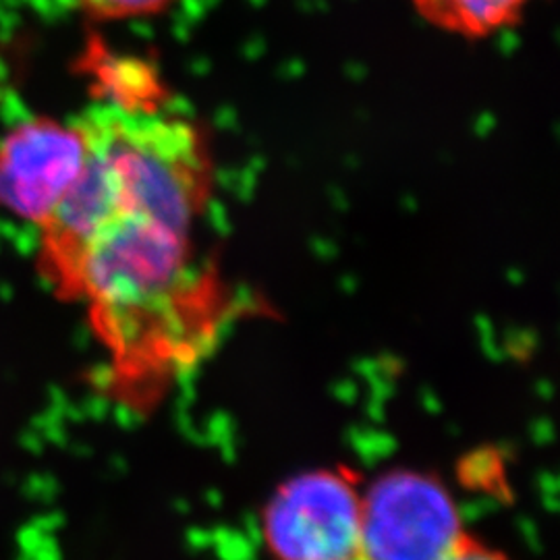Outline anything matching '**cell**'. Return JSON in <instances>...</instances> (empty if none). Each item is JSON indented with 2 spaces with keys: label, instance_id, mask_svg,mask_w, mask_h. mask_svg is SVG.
I'll use <instances>...</instances> for the list:
<instances>
[{
  "label": "cell",
  "instance_id": "obj_8",
  "mask_svg": "<svg viewBox=\"0 0 560 560\" xmlns=\"http://www.w3.org/2000/svg\"><path fill=\"white\" fill-rule=\"evenodd\" d=\"M355 560H361V559H355Z\"/></svg>",
  "mask_w": 560,
  "mask_h": 560
},
{
  "label": "cell",
  "instance_id": "obj_4",
  "mask_svg": "<svg viewBox=\"0 0 560 560\" xmlns=\"http://www.w3.org/2000/svg\"><path fill=\"white\" fill-rule=\"evenodd\" d=\"M85 140L80 122L32 119L0 143V206L40 226L80 175Z\"/></svg>",
  "mask_w": 560,
  "mask_h": 560
},
{
  "label": "cell",
  "instance_id": "obj_1",
  "mask_svg": "<svg viewBox=\"0 0 560 560\" xmlns=\"http://www.w3.org/2000/svg\"><path fill=\"white\" fill-rule=\"evenodd\" d=\"M85 159L40 226V268L80 303L106 388L148 409L212 351L229 300L200 252L214 166L196 120L161 98L102 101L80 120Z\"/></svg>",
  "mask_w": 560,
  "mask_h": 560
},
{
  "label": "cell",
  "instance_id": "obj_3",
  "mask_svg": "<svg viewBox=\"0 0 560 560\" xmlns=\"http://www.w3.org/2000/svg\"><path fill=\"white\" fill-rule=\"evenodd\" d=\"M266 538L280 560L360 559L361 499L337 474L301 476L270 504Z\"/></svg>",
  "mask_w": 560,
  "mask_h": 560
},
{
  "label": "cell",
  "instance_id": "obj_6",
  "mask_svg": "<svg viewBox=\"0 0 560 560\" xmlns=\"http://www.w3.org/2000/svg\"><path fill=\"white\" fill-rule=\"evenodd\" d=\"M81 9L98 21L136 20L166 11L177 0H80Z\"/></svg>",
  "mask_w": 560,
  "mask_h": 560
},
{
  "label": "cell",
  "instance_id": "obj_2",
  "mask_svg": "<svg viewBox=\"0 0 560 560\" xmlns=\"http://www.w3.org/2000/svg\"><path fill=\"white\" fill-rule=\"evenodd\" d=\"M446 490L418 474H393L361 499V560H442L460 541Z\"/></svg>",
  "mask_w": 560,
  "mask_h": 560
},
{
  "label": "cell",
  "instance_id": "obj_5",
  "mask_svg": "<svg viewBox=\"0 0 560 560\" xmlns=\"http://www.w3.org/2000/svg\"><path fill=\"white\" fill-rule=\"evenodd\" d=\"M421 20L459 38H488L521 20L532 0H409Z\"/></svg>",
  "mask_w": 560,
  "mask_h": 560
},
{
  "label": "cell",
  "instance_id": "obj_7",
  "mask_svg": "<svg viewBox=\"0 0 560 560\" xmlns=\"http://www.w3.org/2000/svg\"><path fill=\"white\" fill-rule=\"evenodd\" d=\"M442 560H502L497 552L481 548L478 544L463 540L455 550H451Z\"/></svg>",
  "mask_w": 560,
  "mask_h": 560
}]
</instances>
